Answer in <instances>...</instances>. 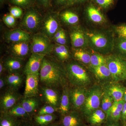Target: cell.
I'll return each mask as SVG.
<instances>
[{"label": "cell", "instance_id": "1", "mask_svg": "<svg viewBox=\"0 0 126 126\" xmlns=\"http://www.w3.org/2000/svg\"><path fill=\"white\" fill-rule=\"evenodd\" d=\"M61 63L54 57H45L39 72L40 82L42 86L56 89L66 86L67 71Z\"/></svg>", "mask_w": 126, "mask_h": 126}, {"label": "cell", "instance_id": "2", "mask_svg": "<svg viewBox=\"0 0 126 126\" xmlns=\"http://www.w3.org/2000/svg\"><path fill=\"white\" fill-rule=\"evenodd\" d=\"M86 33L88 45L96 52L107 53L114 47L112 37L106 33L99 31H90Z\"/></svg>", "mask_w": 126, "mask_h": 126}, {"label": "cell", "instance_id": "3", "mask_svg": "<svg viewBox=\"0 0 126 126\" xmlns=\"http://www.w3.org/2000/svg\"><path fill=\"white\" fill-rule=\"evenodd\" d=\"M65 68L68 81L74 87H84L91 82L88 72L79 63L70 62L68 63Z\"/></svg>", "mask_w": 126, "mask_h": 126}, {"label": "cell", "instance_id": "4", "mask_svg": "<svg viewBox=\"0 0 126 126\" xmlns=\"http://www.w3.org/2000/svg\"><path fill=\"white\" fill-rule=\"evenodd\" d=\"M106 59L107 65L114 80L120 81L126 78V61L123 57L111 55Z\"/></svg>", "mask_w": 126, "mask_h": 126}, {"label": "cell", "instance_id": "5", "mask_svg": "<svg viewBox=\"0 0 126 126\" xmlns=\"http://www.w3.org/2000/svg\"><path fill=\"white\" fill-rule=\"evenodd\" d=\"M102 95L101 89L98 86L94 87L87 91L85 102L81 109L85 116H89L99 108Z\"/></svg>", "mask_w": 126, "mask_h": 126}, {"label": "cell", "instance_id": "6", "mask_svg": "<svg viewBox=\"0 0 126 126\" xmlns=\"http://www.w3.org/2000/svg\"><path fill=\"white\" fill-rule=\"evenodd\" d=\"M54 46L49 38L45 34H35L32 37L31 45L32 53L49 56L53 52Z\"/></svg>", "mask_w": 126, "mask_h": 126}, {"label": "cell", "instance_id": "7", "mask_svg": "<svg viewBox=\"0 0 126 126\" xmlns=\"http://www.w3.org/2000/svg\"><path fill=\"white\" fill-rule=\"evenodd\" d=\"M39 94L41 99L46 104L59 109L61 95L58 89L42 86L39 87Z\"/></svg>", "mask_w": 126, "mask_h": 126}, {"label": "cell", "instance_id": "8", "mask_svg": "<svg viewBox=\"0 0 126 126\" xmlns=\"http://www.w3.org/2000/svg\"><path fill=\"white\" fill-rule=\"evenodd\" d=\"M17 91L7 89L0 96V113H4L19 102L23 98Z\"/></svg>", "mask_w": 126, "mask_h": 126}, {"label": "cell", "instance_id": "9", "mask_svg": "<svg viewBox=\"0 0 126 126\" xmlns=\"http://www.w3.org/2000/svg\"><path fill=\"white\" fill-rule=\"evenodd\" d=\"M74 87L69 89V96L72 109L77 111L81 109L83 106L87 91L83 87Z\"/></svg>", "mask_w": 126, "mask_h": 126}, {"label": "cell", "instance_id": "10", "mask_svg": "<svg viewBox=\"0 0 126 126\" xmlns=\"http://www.w3.org/2000/svg\"><path fill=\"white\" fill-rule=\"evenodd\" d=\"M39 74L26 75L23 97H37L39 94Z\"/></svg>", "mask_w": 126, "mask_h": 126}, {"label": "cell", "instance_id": "11", "mask_svg": "<svg viewBox=\"0 0 126 126\" xmlns=\"http://www.w3.org/2000/svg\"><path fill=\"white\" fill-rule=\"evenodd\" d=\"M46 55L32 53L24 68L23 72L26 75L39 74L43 59Z\"/></svg>", "mask_w": 126, "mask_h": 126}, {"label": "cell", "instance_id": "12", "mask_svg": "<svg viewBox=\"0 0 126 126\" xmlns=\"http://www.w3.org/2000/svg\"><path fill=\"white\" fill-rule=\"evenodd\" d=\"M41 18L38 13L33 9L28 11L22 21V25L26 30L30 32L35 31L40 25Z\"/></svg>", "mask_w": 126, "mask_h": 126}, {"label": "cell", "instance_id": "13", "mask_svg": "<svg viewBox=\"0 0 126 126\" xmlns=\"http://www.w3.org/2000/svg\"><path fill=\"white\" fill-rule=\"evenodd\" d=\"M43 25L44 34L49 38H53L59 29L58 19L53 15H49L45 19Z\"/></svg>", "mask_w": 126, "mask_h": 126}, {"label": "cell", "instance_id": "14", "mask_svg": "<svg viewBox=\"0 0 126 126\" xmlns=\"http://www.w3.org/2000/svg\"><path fill=\"white\" fill-rule=\"evenodd\" d=\"M72 46L75 49L84 48L88 45L86 33L79 29H75L70 34Z\"/></svg>", "mask_w": 126, "mask_h": 126}, {"label": "cell", "instance_id": "15", "mask_svg": "<svg viewBox=\"0 0 126 126\" xmlns=\"http://www.w3.org/2000/svg\"><path fill=\"white\" fill-rule=\"evenodd\" d=\"M4 65L5 70L9 73H20L23 68V59L11 56L5 60Z\"/></svg>", "mask_w": 126, "mask_h": 126}, {"label": "cell", "instance_id": "16", "mask_svg": "<svg viewBox=\"0 0 126 126\" xmlns=\"http://www.w3.org/2000/svg\"><path fill=\"white\" fill-rule=\"evenodd\" d=\"M61 126H82V120L77 111L73 110L63 116Z\"/></svg>", "mask_w": 126, "mask_h": 126}, {"label": "cell", "instance_id": "17", "mask_svg": "<svg viewBox=\"0 0 126 126\" xmlns=\"http://www.w3.org/2000/svg\"><path fill=\"white\" fill-rule=\"evenodd\" d=\"M7 88L18 91L23 84L24 76L20 73H9L5 76Z\"/></svg>", "mask_w": 126, "mask_h": 126}, {"label": "cell", "instance_id": "18", "mask_svg": "<svg viewBox=\"0 0 126 126\" xmlns=\"http://www.w3.org/2000/svg\"><path fill=\"white\" fill-rule=\"evenodd\" d=\"M59 111L62 116L70 111L72 109L69 96V89L67 86L63 88Z\"/></svg>", "mask_w": 126, "mask_h": 126}, {"label": "cell", "instance_id": "19", "mask_svg": "<svg viewBox=\"0 0 126 126\" xmlns=\"http://www.w3.org/2000/svg\"><path fill=\"white\" fill-rule=\"evenodd\" d=\"M30 38L29 34L20 29H16L9 32L6 35V39L14 43L27 42Z\"/></svg>", "mask_w": 126, "mask_h": 126}, {"label": "cell", "instance_id": "20", "mask_svg": "<svg viewBox=\"0 0 126 126\" xmlns=\"http://www.w3.org/2000/svg\"><path fill=\"white\" fill-rule=\"evenodd\" d=\"M19 102L23 108L31 115L39 108L40 104L37 97H23Z\"/></svg>", "mask_w": 126, "mask_h": 126}, {"label": "cell", "instance_id": "21", "mask_svg": "<svg viewBox=\"0 0 126 126\" xmlns=\"http://www.w3.org/2000/svg\"><path fill=\"white\" fill-rule=\"evenodd\" d=\"M11 50L12 56L22 59L27 56L30 50L29 44L26 42L14 43Z\"/></svg>", "mask_w": 126, "mask_h": 126}, {"label": "cell", "instance_id": "22", "mask_svg": "<svg viewBox=\"0 0 126 126\" xmlns=\"http://www.w3.org/2000/svg\"><path fill=\"white\" fill-rule=\"evenodd\" d=\"M87 15L89 19L95 24H102L105 23L106 18L101 11L93 5L89 6L86 9Z\"/></svg>", "mask_w": 126, "mask_h": 126}, {"label": "cell", "instance_id": "23", "mask_svg": "<svg viewBox=\"0 0 126 126\" xmlns=\"http://www.w3.org/2000/svg\"><path fill=\"white\" fill-rule=\"evenodd\" d=\"M55 58L61 62L67 61L71 58V55L67 47L64 45L57 44L54 46L53 52Z\"/></svg>", "mask_w": 126, "mask_h": 126}, {"label": "cell", "instance_id": "24", "mask_svg": "<svg viewBox=\"0 0 126 126\" xmlns=\"http://www.w3.org/2000/svg\"><path fill=\"white\" fill-rule=\"evenodd\" d=\"M125 102L124 100L114 101L107 115V117L110 118L114 122H117L121 117L122 111Z\"/></svg>", "mask_w": 126, "mask_h": 126}, {"label": "cell", "instance_id": "25", "mask_svg": "<svg viewBox=\"0 0 126 126\" xmlns=\"http://www.w3.org/2000/svg\"><path fill=\"white\" fill-rule=\"evenodd\" d=\"M4 113L18 118H21L26 120L29 119L31 116L23 108L19 102Z\"/></svg>", "mask_w": 126, "mask_h": 126}, {"label": "cell", "instance_id": "26", "mask_svg": "<svg viewBox=\"0 0 126 126\" xmlns=\"http://www.w3.org/2000/svg\"><path fill=\"white\" fill-rule=\"evenodd\" d=\"M125 92L124 88L117 84L110 86L107 91L110 96L112 98L114 102L123 100Z\"/></svg>", "mask_w": 126, "mask_h": 126}, {"label": "cell", "instance_id": "27", "mask_svg": "<svg viewBox=\"0 0 126 126\" xmlns=\"http://www.w3.org/2000/svg\"><path fill=\"white\" fill-rule=\"evenodd\" d=\"M73 56L77 61L84 64H89L91 61V55L82 48H76L73 52Z\"/></svg>", "mask_w": 126, "mask_h": 126}, {"label": "cell", "instance_id": "28", "mask_svg": "<svg viewBox=\"0 0 126 126\" xmlns=\"http://www.w3.org/2000/svg\"><path fill=\"white\" fill-rule=\"evenodd\" d=\"M57 116L55 114L44 115H36L34 117L35 123L39 126H48L55 121Z\"/></svg>", "mask_w": 126, "mask_h": 126}, {"label": "cell", "instance_id": "29", "mask_svg": "<svg viewBox=\"0 0 126 126\" xmlns=\"http://www.w3.org/2000/svg\"><path fill=\"white\" fill-rule=\"evenodd\" d=\"M91 70L95 76L99 79L108 78L111 76L107 64L97 67L91 66Z\"/></svg>", "mask_w": 126, "mask_h": 126}, {"label": "cell", "instance_id": "30", "mask_svg": "<svg viewBox=\"0 0 126 126\" xmlns=\"http://www.w3.org/2000/svg\"><path fill=\"white\" fill-rule=\"evenodd\" d=\"M21 122L18 118L6 113H1L0 126H18Z\"/></svg>", "mask_w": 126, "mask_h": 126}, {"label": "cell", "instance_id": "31", "mask_svg": "<svg viewBox=\"0 0 126 126\" xmlns=\"http://www.w3.org/2000/svg\"><path fill=\"white\" fill-rule=\"evenodd\" d=\"M106 117L103 111L97 109L88 117L89 121L93 125L101 124L105 120Z\"/></svg>", "mask_w": 126, "mask_h": 126}, {"label": "cell", "instance_id": "32", "mask_svg": "<svg viewBox=\"0 0 126 126\" xmlns=\"http://www.w3.org/2000/svg\"><path fill=\"white\" fill-rule=\"evenodd\" d=\"M61 18L64 22L69 25L76 24L79 21L78 16L70 11H67L63 12L61 14Z\"/></svg>", "mask_w": 126, "mask_h": 126}, {"label": "cell", "instance_id": "33", "mask_svg": "<svg viewBox=\"0 0 126 126\" xmlns=\"http://www.w3.org/2000/svg\"><path fill=\"white\" fill-rule=\"evenodd\" d=\"M102 98V108L103 111L106 113L107 115L114 102V101L107 92L104 93Z\"/></svg>", "mask_w": 126, "mask_h": 126}, {"label": "cell", "instance_id": "34", "mask_svg": "<svg viewBox=\"0 0 126 126\" xmlns=\"http://www.w3.org/2000/svg\"><path fill=\"white\" fill-rule=\"evenodd\" d=\"M90 64L91 67H93L106 64V59L101 55L93 54L91 55Z\"/></svg>", "mask_w": 126, "mask_h": 126}, {"label": "cell", "instance_id": "35", "mask_svg": "<svg viewBox=\"0 0 126 126\" xmlns=\"http://www.w3.org/2000/svg\"><path fill=\"white\" fill-rule=\"evenodd\" d=\"M115 47L122 57H126V39L118 37L115 43Z\"/></svg>", "mask_w": 126, "mask_h": 126}, {"label": "cell", "instance_id": "36", "mask_svg": "<svg viewBox=\"0 0 126 126\" xmlns=\"http://www.w3.org/2000/svg\"><path fill=\"white\" fill-rule=\"evenodd\" d=\"M59 111V109L48 104H46L39 110L37 115H49Z\"/></svg>", "mask_w": 126, "mask_h": 126}, {"label": "cell", "instance_id": "37", "mask_svg": "<svg viewBox=\"0 0 126 126\" xmlns=\"http://www.w3.org/2000/svg\"><path fill=\"white\" fill-rule=\"evenodd\" d=\"M95 2L100 7L107 9L112 6L115 0H94Z\"/></svg>", "mask_w": 126, "mask_h": 126}, {"label": "cell", "instance_id": "38", "mask_svg": "<svg viewBox=\"0 0 126 126\" xmlns=\"http://www.w3.org/2000/svg\"><path fill=\"white\" fill-rule=\"evenodd\" d=\"M33 0H11L13 4L24 8L30 6L33 3Z\"/></svg>", "mask_w": 126, "mask_h": 126}, {"label": "cell", "instance_id": "39", "mask_svg": "<svg viewBox=\"0 0 126 126\" xmlns=\"http://www.w3.org/2000/svg\"><path fill=\"white\" fill-rule=\"evenodd\" d=\"M3 20L5 24L9 27H13L16 24V18L10 14L4 16Z\"/></svg>", "mask_w": 126, "mask_h": 126}, {"label": "cell", "instance_id": "40", "mask_svg": "<svg viewBox=\"0 0 126 126\" xmlns=\"http://www.w3.org/2000/svg\"><path fill=\"white\" fill-rule=\"evenodd\" d=\"M10 13L12 15L16 18H20L22 16L23 12L20 7L14 6L10 9Z\"/></svg>", "mask_w": 126, "mask_h": 126}, {"label": "cell", "instance_id": "41", "mask_svg": "<svg viewBox=\"0 0 126 126\" xmlns=\"http://www.w3.org/2000/svg\"><path fill=\"white\" fill-rule=\"evenodd\" d=\"M116 31L118 37L126 39V25H122L117 26Z\"/></svg>", "mask_w": 126, "mask_h": 126}, {"label": "cell", "instance_id": "42", "mask_svg": "<svg viewBox=\"0 0 126 126\" xmlns=\"http://www.w3.org/2000/svg\"><path fill=\"white\" fill-rule=\"evenodd\" d=\"M55 41L58 44L65 45L67 43V38H66V35L64 31L63 32L62 35Z\"/></svg>", "mask_w": 126, "mask_h": 126}, {"label": "cell", "instance_id": "43", "mask_svg": "<svg viewBox=\"0 0 126 126\" xmlns=\"http://www.w3.org/2000/svg\"><path fill=\"white\" fill-rule=\"evenodd\" d=\"M5 86H7L6 77L1 76L0 77V89L2 90Z\"/></svg>", "mask_w": 126, "mask_h": 126}, {"label": "cell", "instance_id": "44", "mask_svg": "<svg viewBox=\"0 0 126 126\" xmlns=\"http://www.w3.org/2000/svg\"><path fill=\"white\" fill-rule=\"evenodd\" d=\"M64 31L61 29H59L57 31V32L55 34L53 38L55 40H56L57 39L59 38L63 34V32H64Z\"/></svg>", "mask_w": 126, "mask_h": 126}, {"label": "cell", "instance_id": "45", "mask_svg": "<svg viewBox=\"0 0 126 126\" xmlns=\"http://www.w3.org/2000/svg\"><path fill=\"white\" fill-rule=\"evenodd\" d=\"M122 119L124 121L126 120V102H125L123 105V109L122 111L121 117Z\"/></svg>", "mask_w": 126, "mask_h": 126}, {"label": "cell", "instance_id": "46", "mask_svg": "<svg viewBox=\"0 0 126 126\" xmlns=\"http://www.w3.org/2000/svg\"><path fill=\"white\" fill-rule=\"evenodd\" d=\"M18 126H34L33 124L30 121L26 120V121H21L20 124Z\"/></svg>", "mask_w": 126, "mask_h": 126}, {"label": "cell", "instance_id": "47", "mask_svg": "<svg viewBox=\"0 0 126 126\" xmlns=\"http://www.w3.org/2000/svg\"><path fill=\"white\" fill-rule=\"evenodd\" d=\"M39 1L43 6L47 7H48L50 5L51 0H39Z\"/></svg>", "mask_w": 126, "mask_h": 126}, {"label": "cell", "instance_id": "48", "mask_svg": "<svg viewBox=\"0 0 126 126\" xmlns=\"http://www.w3.org/2000/svg\"><path fill=\"white\" fill-rule=\"evenodd\" d=\"M86 0H70V2L68 3V5H71L75 3H80L85 1Z\"/></svg>", "mask_w": 126, "mask_h": 126}, {"label": "cell", "instance_id": "49", "mask_svg": "<svg viewBox=\"0 0 126 126\" xmlns=\"http://www.w3.org/2000/svg\"><path fill=\"white\" fill-rule=\"evenodd\" d=\"M70 1V0H56V2L59 4L62 5L65 3H67L68 4Z\"/></svg>", "mask_w": 126, "mask_h": 126}, {"label": "cell", "instance_id": "50", "mask_svg": "<svg viewBox=\"0 0 126 126\" xmlns=\"http://www.w3.org/2000/svg\"><path fill=\"white\" fill-rule=\"evenodd\" d=\"M5 70L4 66V63L2 61H0V75L2 76L3 71Z\"/></svg>", "mask_w": 126, "mask_h": 126}, {"label": "cell", "instance_id": "51", "mask_svg": "<svg viewBox=\"0 0 126 126\" xmlns=\"http://www.w3.org/2000/svg\"><path fill=\"white\" fill-rule=\"evenodd\" d=\"M124 101H125V102H126V91L125 92V94H124Z\"/></svg>", "mask_w": 126, "mask_h": 126}, {"label": "cell", "instance_id": "52", "mask_svg": "<svg viewBox=\"0 0 126 126\" xmlns=\"http://www.w3.org/2000/svg\"><path fill=\"white\" fill-rule=\"evenodd\" d=\"M48 126H59V125H57V124H50Z\"/></svg>", "mask_w": 126, "mask_h": 126}, {"label": "cell", "instance_id": "53", "mask_svg": "<svg viewBox=\"0 0 126 126\" xmlns=\"http://www.w3.org/2000/svg\"><path fill=\"white\" fill-rule=\"evenodd\" d=\"M107 126H117V125H116V124H109Z\"/></svg>", "mask_w": 126, "mask_h": 126}, {"label": "cell", "instance_id": "54", "mask_svg": "<svg viewBox=\"0 0 126 126\" xmlns=\"http://www.w3.org/2000/svg\"><path fill=\"white\" fill-rule=\"evenodd\" d=\"M2 0H0L1 1H2Z\"/></svg>", "mask_w": 126, "mask_h": 126}]
</instances>
